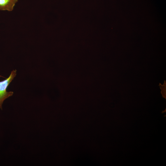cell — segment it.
Wrapping results in <instances>:
<instances>
[{
    "label": "cell",
    "mask_w": 166,
    "mask_h": 166,
    "mask_svg": "<svg viewBox=\"0 0 166 166\" xmlns=\"http://www.w3.org/2000/svg\"><path fill=\"white\" fill-rule=\"evenodd\" d=\"M16 70L11 72L9 76L6 79L0 81V108L2 109V104L4 101L13 95L12 91H7V89L10 83L16 75Z\"/></svg>",
    "instance_id": "6da1fadb"
},
{
    "label": "cell",
    "mask_w": 166,
    "mask_h": 166,
    "mask_svg": "<svg viewBox=\"0 0 166 166\" xmlns=\"http://www.w3.org/2000/svg\"><path fill=\"white\" fill-rule=\"evenodd\" d=\"M18 0H0V10L12 11Z\"/></svg>",
    "instance_id": "7a4b0ae2"
},
{
    "label": "cell",
    "mask_w": 166,
    "mask_h": 166,
    "mask_svg": "<svg viewBox=\"0 0 166 166\" xmlns=\"http://www.w3.org/2000/svg\"><path fill=\"white\" fill-rule=\"evenodd\" d=\"M165 83H164V85H162L160 87L162 90V93L163 96H165Z\"/></svg>",
    "instance_id": "3957f363"
},
{
    "label": "cell",
    "mask_w": 166,
    "mask_h": 166,
    "mask_svg": "<svg viewBox=\"0 0 166 166\" xmlns=\"http://www.w3.org/2000/svg\"><path fill=\"white\" fill-rule=\"evenodd\" d=\"M2 77V76H1L0 75V77Z\"/></svg>",
    "instance_id": "277c9868"
}]
</instances>
